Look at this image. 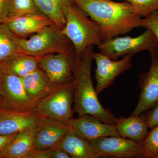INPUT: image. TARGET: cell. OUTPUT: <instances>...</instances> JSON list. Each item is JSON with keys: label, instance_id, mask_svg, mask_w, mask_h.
Instances as JSON below:
<instances>
[{"label": "cell", "instance_id": "6da1fadb", "mask_svg": "<svg viewBox=\"0 0 158 158\" xmlns=\"http://www.w3.org/2000/svg\"><path fill=\"white\" fill-rule=\"evenodd\" d=\"M72 1L97 23L102 43L141 27L142 17L135 12L128 2H117L113 0Z\"/></svg>", "mask_w": 158, "mask_h": 158}, {"label": "cell", "instance_id": "7a4b0ae2", "mask_svg": "<svg viewBox=\"0 0 158 158\" xmlns=\"http://www.w3.org/2000/svg\"><path fill=\"white\" fill-rule=\"evenodd\" d=\"M94 45L88 46L81 57L72 59L74 111L78 116L89 114L107 124H116L118 118L103 107L96 93L91 78Z\"/></svg>", "mask_w": 158, "mask_h": 158}, {"label": "cell", "instance_id": "3957f363", "mask_svg": "<svg viewBox=\"0 0 158 158\" xmlns=\"http://www.w3.org/2000/svg\"><path fill=\"white\" fill-rule=\"evenodd\" d=\"M62 32L72 44L76 56L81 57L89 46L101 44L98 25L73 2L67 7Z\"/></svg>", "mask_w": 158, "mask_h": 158}, {"label": "cell", "instance_id": "277c9868", "mask_svg": "<svg viewBox=\"0 0 158 158\" xmlns=\"http://www.w3.org/2000/svg\"><path fill=\"white\" fill-rule=\"evenodd\" d=\"M21 53L36 57L59 53L72 56L75 55V51L62 30L52 24L28 38H21Z\"/></svg>", "mask_w": 158, "mask_h": 158}, {"label": "cell", "instance_id": "5b68a950", "mask_svg": "<svg viewBox=\"0 0 158 158\" xmlns=\"http://www.w3.org/2000/svg\"><path fill=\"white\" fill-rule=\"evenodd\" d=\"M73 81L59 86L36 103L33 111L44 118L67 123L73 118Z\"/></svg>", "mask_w": 158, "mask_h": 158}, {"label": "cell", "instance_id": "8992f818", "mask_svg": "<svg viewBox=\"0 0 158 158\" xmlns=\"http://www.w3.org/2000/svg\"><path fill=\"white\" fill-rule=\"evenodd\" d=\"M136 37H117L102 43L98 46L100 52L110 59L116 60L125 55H135L144 51L152 50L158 47L154 34L148 29Z\"/></svg>", "mask_w": 158, "mask_h": 158}, {"label": "cell", "instance_id": "52a82bcc", "mask_svg": "<svg viewBox=\"0 0 158 158\" xmlns=\"http://www.w3.org/2000/svg\"><path fill=\"white\" fill-rule=\"evenodd\" d=\"M1 109L12 111H33L35 103L28 96L21 77L0 72Z\"/></svg>", "mask_w": 158, "mask_h": 158}, {"label": "cell", "instance_id": "ba28073f", "mask_svg": "<svg viewBox=\"0 0 158 158\" xmlns=\"http://www.w3.org/2000/svg\"><path fill=\"white\" fill-rule=\"evenodd\" d=\"M149 71L139 76L140 97L131 115H139L152 110L158 103V47L150 51Z\"/></svg>", "mask_w": 158, "mask_h": 158}, {"label": "cell", "instance_id": "9c48e42d", "mask_svg": "<svg viewBox=\"0 0 158 158\" xmlns=\"http://www.w3.org/2000/svg\"><path fill=\"white\" fill-rule=\"evenodd\" d=\"M90 142L99 158H143L142 143L121 136L102 137Z\"/></svg>", "mask_w": 158, "mask_h": 158}, {"label": "cell", "instance_id": "30bf717a", "mask_svg": "<svg viewBox=\"0 0 158 158\" xmlns=\"http://www.w3.org/2000/svg\"><path fill=\"white\" fill-rule=\"evenodd\" d=\"M133 56L132 54L125 55L120 60H115L100 52L94 53L93 59L96 65L94 77L97 94L111 86L116 77L130 69Z\"/></svg>", "mask_w": 158, "mask_h": 158}, {"label": "cell", "instance_id": "8fae6325", "mask_svg": "<svg viewBox=\"0 0 158 158\" xmlns=\"http://www.w3.org/2000/svg\"><path fill=\"white\" fill-rule=\"evenodd\" d=\"M67 124L71 131L90 142L102 137L120 136L115 125L104 123L89 114L72 118L67 121Z\"/></svg>", "mask_w": 158, "mask_h": 158}, {"label": "cell", "instance_id": "7c38bea8", "mask_svg": "<svg viewBox=\"0 0 158 158\" xmlns=\"http://www.w3.org/2000/svg\"><path fill=\"white\" fill-rule=\"evenodd\" d=\"M63 53L49 54L40 58L38 67L57 86L73 81L72 59L74 56Z\"/></svg>", "mask_w": 158, "mask_h": 158}, {"label": "cell", "instance_id": "4fadbf2b", "mask_svg": "<svg viewBox=\"0 0 158 158\" xmlns=\"http://www.w3.org/2000/svg\"><path fill=\"white\" fill-rule=\"evenodd\" d=\"M46 118L34 111L0 110V135H10L24 130L35 129Z\"/></svg>", "mask_w": 158, "mask_h": 158}, {"label": "cell", "instance_id": "5bb4252c", "mask_svg": "<svg viewBox=\"0 0 158 158\" xmlns=\"http://www.w3.org/2000/svg\"><path fill=\"white\" fill-rule=\"evenodd\" d=\"M67 123L45 118L35 129L34 145L36 151L57 147L69 131Z\"/></svg>", "mask_w": 158, "mask_h": 158}, {"label": "cell", "instance_id": "9a60e30c", "mask_svg": "<svg viewBox=\"0 0 158 158\" xmlns=\"http://www.w3.org/2000/svg\"><path fill=\"white\" fill-rule=\"evenodd\" d=\"M5 23L13 34L23 39L39 33L48 26L54 24L48 17L39 11L9 17Z\"/></svg>", "mask_w": 158, "mask_h": 158}, {"label": "cell", "instance_id": "2e32d148", "mask_svg": "<svg viewBox=\"0 0 158 158\" xmlns=\"http://www.w3.org/2000/svg\"><path fill=\"white\" fill-rule=\"evenodd\" d=\"M21 78L28 96L35 103L59 86L52 83L45 72L39 67Z\"/></svg>", "mask_w": 158, "mask_h": 158}, {"label": "cell", "instance_id": "e0dca14e", "mask_svg": "<svg viewBox=\"0 0 158 158\" xmlns=\"http://www.w3.org/2000/svg\"><path fill=\"white\" fill-rule=\"evenodd\" d=\"M35 129L16 133L1 153L0 158H32L36 151L34 145Z\"/></svg>", "mask_w": 158, "mask_h": 158}, {"label": "cell", "instance_id": "ac0fdd59", "mask_svg": "<svg viewBox=\"0 0 158 158\" xmlns=\"http://www.w3.org/2000/svg\"><path fill=\"white\" fill-rule=\"evenodd\" d=\"M42 57L21 52L15 54L0 63V72L23 77L38 68Z\"/></svg>", "mask_w": 158, "mask_h": 158}, {"label": "cell", "instance_id": "d6986e66", "mask_svg": "<svg viewBox=\"0 0 158 158\" xmlns=\"http://www.w3.org/2000/svg\"><path fill=\"white\" fill-rule=\"evenodd\" d=\"M115 126L119 136L139 143L143 142L148 133L144 113L118 118Z\"/></svg>", "mask_w": 158, "mask_h": 158}, {"label": "cell", "instance_id": "ffe728a7", "mask_svg": "<svg viewBox=\"0 0 158 158\" xmlns=\"http://www.w3.org/2000/svg\"><path fill=\"white\" fill-rule=\"evenodd\" d=\"M57 147L65 150L71 158H99L90 141L80 138L70 130Z\"/></svg>", "mask_w": 158, "mask_h": 158}, {"label": "cell", "instance_id": "44dd1931", "mask_svg": "<svg viewBox=\"0 0 158 158\" xmlns=\"http://www.w3.org/2000/svg\"><path fill=\"white\" fill-rule=\"evenodd\" d=\"M37 10L62 30L65 24L66 9L72 0H34Z\"/></svg>", "mask_w": 158, "mask_h": 158}, {"label": "cell", "instance_id": "7402d4cb", "mask_svg": "<svg viewBox=\"0 0 158 158\" xmlns=\"http://www.w3.org/2000/svg\"><path fill=\"white\" fill-rule=\"evenodd\" d=\"M21 40L6 23L0 24V63L10 56L21 52Z\"/></svg>", "mask_w": 158, "mask_h": 158}, {"label": "cell", "instance_id": "603a6c76", "mask_svg": "<svg viewBox=\"0 0 158 158\" xmlns=\"http://www.w3.org/2000/svg\"><path fill=\"white\" fill-rule=\"evenodd\" d=\"M142 146L143 158H158V125L148 132Z\"/></svg>", "mask_w": 158, "mask_h": 158}, {"label": "cell", "instance_id": "cb8c5ba5", "mask_svg": "<svg viewBox=\"0 0 158 158\" xmlns=\"http://www.w3.org/2000/svg\"><path fill=\"white\" fill-rule=\"evenodd\" d=\"M9 17L38 11L34 0H9Z\"/></svg>", "mask_w": 158, "mask_h": 158}, {"label": "cell", "instance_id": "d4e9b609", "mask_svg": "<svg viewBox=\"0 0 158 158\" xmlns=\"http://www.w3.org/2000/svg\"><path fill=\"white\" fill-rule=\"evenodd\" d=\"M131 4L135 12L145 17L158 10V0H123Z\"/></svg>", "mask_w": 158, "mask_h": 158}, {"label": "cell", "instance_id": "484cf974", "mask_svg": "<svg viewBox=\"0 0 158 158\" xmlns=\"http://www.w3.org/2000/svg\"><path fill=\"white\" fill-rule=\"evenodd\" d=\"M141 27L152 31L158 41V10L142 19Z\"/></svg>", "mask_w": 158, "mask_h": 158}, {"label": "cell", "instance_id": "4316f807", "mask_svg": "<svg viewBox=\"0 0 158 158\" xmlns=\"http://www.w3.org/2000/svg\"><path fill=\"white\" fill-rule=\"evenodd\" d=\"M144 114L148 128L152 129L158 125V103L152 110Z\"/></svg>", "mask_w": 158, "mask_h": 158}, {"label": "cell", "instance_id": "83f0119b", "mask_svg": "<svg viewBox=\"0 0 158 158\" xmlns=\"http://www.w3.org/2000/svg\"><path fill=\"white\" fill-rule=\"evenodd\" d=\"M9 15V0H0V24L5 23Z\"/></svg>", "mask_w": 158, "mask_h": 158}, {"label": "cell", "instance_id": "f1b7e54d", "mask_svg": "<svg viewBox=\"0 0 158 158\" xmlns=\"http://www.w3.org/2000/svg\"><path fill=\"white\" fill-rule=\"evenodd\" d=\"M53 148L43 150L36 151L32 158H53Z\"/></svg>", "mask_w": 158, "mask_h": 158}, {"label": "cell", "instance_id": "f546056e", "mask_svg": "<svg viewBox=\"0 0 158 158\" xmlns=\"http://www.w3.org/2000/svg\"><path fill=\"white\" fill-rule=\"evenodd\" d=\"M16 133L10 135H0V154L5 149Z\"/></svg>", "mask_w": 158, "mask_h": 158}, {"label": "cell", "instance_id": "4dcf8cb0", "mask_svg": "<svg viewBox=\"0 0 158 158\" xmlns=\"http://www.w3.org/2000/svg\"><path fill=\"white\" fill-rule=\"evenodd\" d=\"M70 156L66 151L61 148L56 147L53 148V158H70Z\"/></svg>", "mask_w": 158, "mask_h": 158}, {"label": "cell", "instance_id": "1f68e13d", "mask_svg": "<svg viewBox=\"0 0 158 158\" xmlns=\"http://www.w3.org/2000/svg\"><path fill=\"white\" fill-rule=\"evenodd\" d=\"M1 109V104H0V110Z\"/></svg>", "mask_w": 158, "mask_h": 158}]
</instances>
